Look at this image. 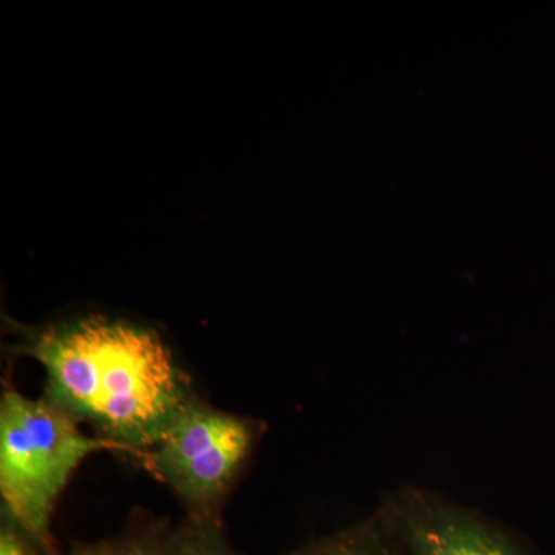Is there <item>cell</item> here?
Instances as JSON below:
<instances>
[{
	"label": "cell",
	"mask_w": 555,
	"mask_h": 555,
	"mask_svg": "<svg viewBox=\"0 0 555 555\" xmlns=\"http://www.w3.org/2000/svg\"><path fill=\"white\" fill-rule=\"evenodd\" d=\"M102 449L138 456L124 444L86 436L49 398L30 400L5 390L0 400L2 513L57 554L50 534L54 503L79 463Z\"/></svg>",
	"instance_id": "obj_2"
},
{
	"label": "cell",
	"mask_w": 555,
	"mask_h": 555,
	"mask_svg": "<svg viewBox=\"0 0 555 555\" xmlns=\"http://www.w3.org/2000/svg\"><path fill=\"white\" fill-rule=\"evenodd\" d=\"M167 534L169 532H129L118 539L76 547L68 555H163Z\"/></svg>",
	"instance_id": "obj_7"
},
{
	"label": "cell",
	"mask_w": 555,
	"mask_h": 555,
	"mask_svg": "<svg viewBox=\"0 0 555 555\" xmlns=\"http://www.w3.org/2000/svg\"><path fill=\"white\" fill-rule=\"evenodd\" d=\"M21 352L46 369L47 398L147 465L182 409L189 378L158 332L101 315L22 328Z\"/></svg>",
	"instance_id": "obj_1"
},
{
	"label": "cell",
	"mask_w": 555,
	"mask_h": 555,
	"mask_svg": "<svg viewBox=\"0 0 555 555\" xmlns=\"http://www.w3.org/2000/svg\"><path fill=\"white\" fill-rule=\"evenodd\" d=\"M163 555H240L232 550L217 518L190 517L169 532Z\"/></svg>",
	"instance_id": "obj_6"
},
{
	"label": "cell",
	"mask_w": 555,
	"mask_h": 555,
	"mask_svg": "<svg viewBox=\"0 0 555 555\" xmlns=\"http://www.w3.org/2000/svg\"><path fill=\"white\" fill-rule=\"evenodd\" d=\"M377 514L400 555H529L502 526L427 489H398Z\"/></svg>",
	"instance_id": "obj_4"
},
{
	"label": "cell",
	"mask_w": 555,
	"mask_h": 555,
	"mask_svg": "<svg viewBox=\"0 0 555 555\" xmlns=\"http://www.w3.org/2000/svg\"><path fill=\"white\" fill-rule=\"evenodd\" d=\"M291 555H400L378 514Z\"/></svg>",
	"instance_id": "obj_5"
},
{
	"label": "cell",
	"mask_w": 555,
	"mask_h": 555,
	"mask_svg": "<svg viewBox=\"0 0 555 555\" xmlns=\"http://www.w3.org/2000/svg\"><path fill=\"white\" fill-rule=\"evenodd\" d=\"M0 555H57L47 550L16 521L2 513L0 524Z\"/></svg>",
	"instance_id": "obj_8"
},
{
	"label": "cell",
	"mask_w": 555,
	"mask_h": 555,
	"mask_svg": "<svg viewBox=\"0 0 555 555\" xmlns=\"http://www.w3.org/2000/svg\"><path fill=\"white\" fill-rule=\"evenodd\" d=\"M257 427L247 420L192 400L150 451L147 469L178 492L192 517L215 507L246 462Z\"/></svg>",
	"instance_id": "obj_3"
}]
</instances>
